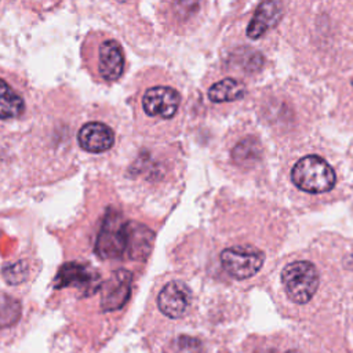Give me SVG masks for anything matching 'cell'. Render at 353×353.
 I'll return each mask as SVG.
<instances>
[{
  "label": "cell",
  "mask_w": 353,
  "mask_h": 353,
  "mask_svg": "<svg viewBox=\"0 0 353 353\" xmlns=\"http://www.w3.org/2000/svg\"><path fill=\"white\" fill-rule=\"evenodd\" d=\"M294 185L307 193H325L335 186L336 175L332 167L320 156L309 154L295 163L291 170Z\"/></svg>",
  "instance_id": "obj_1"
},
{
  "label": "cell",
  "mask_w": 353,
  "mask_h": 353,
  "mask_svg": "<svg viewBox=\"0 0 353 353\" xmlns=\"http://www.w3.org/2000/svg\"><path fill=\"white\" fill-rule=\"evenodd\" d=\"M319 272L312 262L298 261L284 266L281 283L287 296L295 303L309 302L319 288Z\"/></svg>",
  "instance_id": "obj_2"
},
{
  "label": "cell",
  "mask_w": 353,
  "mask_h": 353,
  "mask_svg": "<svg viewBox=\"0 0 353 353\" xmlns=\"http://www.w3.org/2000/svg\"><path fill=\"white\" fill-rule=\"evenodd\" d=\"M127 250V222L120 212L109 210L97 237L95 251L101 258H121Z\"/></svg>",
  "instance_id": "obj_3"
},
{
  "label": "cell",
  "mask_w": 353,
  "mask_h": 353,
  "mask_svg": "<svg viewBox=\"0 0 353 353\" xmlns=\"http://www.w3.org/2000/svg\"><path fill=\"white\" fill-rule=\"evenodd\" d=\"M265 261L263 252L254 245H233L221 252V263L228 274L237 280L256 274Z\"/></svg>",
  "instance_id": "obj_4"
},
{
  "label": "cell",
  "mask_w": 353,
  "mask_h": 353,
  "mask_svg": "<svg viewBox=\"0 0 353 353\" xmlns=\"http://www.w3.org/2000/svg\"><path fill=\"white\" fill-rule=\"evenodd\" d=\"M99 284V273L95 269L90 268L88 265L77 262H69L62 265L54 279L55 288L76 287L83 291V295H91L97 292Z\"/></svg>",
  "instance_id": "obj_5"
},
{
  "label": "cell",
  "mask_w": 353,
  "mask_h": 353,
  "mask_svg": "<svg viewBox=\"0 0 353 353\" xmlns=\"http://www.w3.org/2000/svg\"><path fill=\"white\" fill-rule=\"evenodd\" d=\"M181 103L179 92L167 85H154L142 97V108L148 116L171 119Z\"/></svg>",
  "instance_id": "obj_6"
},
{
  "label": "cell",
  "mask_w": 353,
  "mask_h": 353,
  "mask_svg": "<svg viewBox=\"0 0 353 353\" xmlns=\"http://www.w3.org/2000/svg\"><path fill=\"white\" fill-rule=\"evenodd\" d=\"M192 298L193 295L190 288L185 283L174 280L167 283L159 292L157 306L164 316L178 319L186 314L192 305Z\"/></svg>",
  "instance_id": "obj_7"
},
{
  "label": "cell",
  "mask_w": 353,
  "mask_h": 353,
  "mask_svg": "<svg viewBox=\"0 0 353 353\" xmlns=\"http://www.w3.org/2000/svg\"><path fill=\"white\" fill-rule=\"evenodd\" d=\"M132 273L125 269H119L102 285L101 307L105 312L121 309L131 294Z\"/></svg>",
  "instance_id": "obj_8"
},
{
  "label": "cell",
  "mask_w": 353,
  "mask_h": 353,
  "mask_svg": "<svg viewBox=\"0 0 353 353\" xmlns=\"http://www.w3.org/2000/svg\"><path fill=\"white\" fill-rule=\"evenodd\" d=\"M77 141L81 149L90 153H102L113 146L114 132L103 123L91 121L80 128Z\"/></svg>",
  "instance_id": "obj_9"
},
{
  "label": "cell",
  "mask_w": 353,
  "mask_h": 353,
  "mask_svg": "<svg viewBox=\"0 0 353 353\" xmlns=\"http://www.w3.org/2000/svg\"><path fill=\"white\" fill-rule=\"evenodd\" d=\"M283 15V7L279 0H265L262 1L251 18L247 26V36L250 39H259L268 30L274 28Z\"/></svg>",
  "instance_id": "obj_10"
},
{
  "label": "cell",
  "mask_w": 353,
  "mask_h": 353,
  "mask_svg": "<svg viewBox=\"0 0 353 353\" xmlns=\"http://www.w3.org/2000/svg\"><path fill=\"white\" fill-rule=\"evenodd\" d=\"M98 70L106 81H114L123 74L124 54L121 46L116 40L108 39L99 46Z\"/></svg>",
  "instance_id": "obj_11"
},
{
  "label": "cell",
  "mask_w": 353,
  "mask_h": 353,
  "mask_svg": "<svg viewBox=\"0 0 353 353\" xmlns=\"http://www.w3.org/2000/svg\"><path fill=\"white\" fill-rule=\"evenodd\" d=\"M154 233L142 223L127 222V250L125 254L131 259H145L153 245Z\"/></svg>",
  "instance_id": "obj_12"
},
{
  "label": "cell",
  "mask_w": 353,
  "mask_h": 353,
  "mask_svg": "<svg viewBox=\"0 0 353 353\" xmlns=\"http://www.w3.org/2000/svg\"><path fill=\"white\" fill-rule=\"evenodd\" d=\"M245 95V85L232 77L223 79L212 84L208 90V99L214 103L234 102Z\"/></svg>",
  "instance_id": "obj_13"
},
{
  "label": "cell",
  "mask_w": 353,
  "mask_h": 353,
  "mask_svg": "<svg viewBox=\"0 0 353 353\" xmlns=\"http://www.w3.org/2000/svg\"><path fill=\"white\" fill-rule=\"evenodd\" d=\"M262 157V146L259 141L254 137H247L236 143L232 149L233 161L244 168L252 167Z\"/></svg>",
  "instance_id": "obj_14"
},
{
  "label": "cell",
  "mask_w": 353,
  "mask_h": 353,
  "mask_svg": "<svg viewBox=\"0 0 353 353\" xmlns=\"http://www.w3.org/2000/svg\"><path fill=\"white\" fill-rule=\"evenodd\" d=\"M23 98L3 79H0V119H14L23 113Z\"/></svg>",
  "instance_id": "obj_15"
},
{
  "label": "cell",
  "mask_w": 353,
  "mask_h": 353,
  "mask_svg": "<svg viewBox=\"0 0 353 353\" xmlns=\"http://www.w3.org/2000/svg\"><path fill=\"white\" fill-rule=\"evenodd\" d=\"M22 313V305L8 294H0V328L14 325Z\"/></svg>",
  "instance_id": "obj_16"
},
{
  "label": "cell",
  "mask_w": 353,
  "mask_h": 353,
  "mask_svg": "<svg viewBox=\"0 0 353 353\" xmlns=\"http://www.w3.org/2000/svg\"><path fill=\"white\" fill-rule=\"evenodd\" d=\"M3 277L4 280L11 284V285H17L23 283L28 279L29 274V266L26 261H18L14 263H8L1 269Z\"/></svg>",
  "instance_id": "obj_17"
},
{
  "label": "cell",
  "mask_w": 353,
  "mask_h": 353,
  "mask_svg": "<svg viewBox=\"0 0 353 353\" xmlns=\"http://www.w3.org/2000/svg\"><path fill=\"white\" fill-rule=\"evenodd\" d=\"M201 0H172V10L179 18H190L200 8Z\"/></svg>",
  "instance_id": "obj_18"
},
{
  "label": "cell",
  "mask_w": 353,
  "mask_h": 353,
  "mask_svg": "<svg viewBox=\"0 0 353 353\" xmlns=\"http://www.w3.org/2000/svg\"><path fill=\"white\" fill-rule=\"evenodd\" d=\"M241 66L247 72H256L263 66V57L258 51H252L251 48H244L241 52Z\"/></svg>",
  "instance_id": "obj_19"
}]
</instances>
